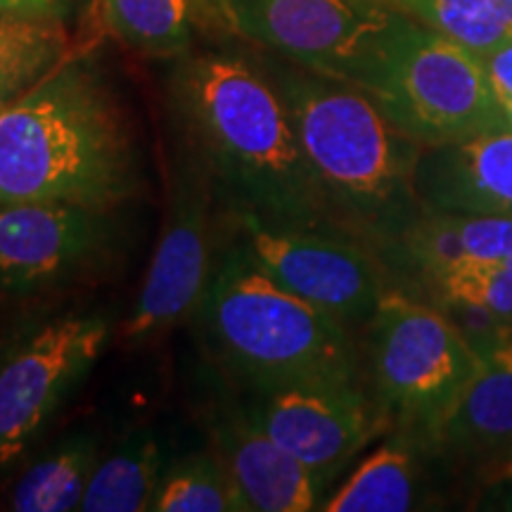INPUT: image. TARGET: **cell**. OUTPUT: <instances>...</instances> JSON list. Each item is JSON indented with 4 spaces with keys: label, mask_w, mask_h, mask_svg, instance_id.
<instances>
[{
    "label": "cell",
    "mask_w": 512,
    "mask_h": 512,
    "mask_svg": "<svg viewBox=\"0 0 512 512\" xmlns=\"http://www.w3.org/2000/svg\"><path fill=\"white\" fill-rule=\"evenodd\" d=\"M57 0H0V12L12 15H55Z\"/></svg>",
    "instance_id": "26"
},
{
    "label": "cell",
    "mask_w": 512,
    "mask_h": 512,
    "mask_svg": "<svg viewBox=\"0 0 512 512\" xmlns=\"http://www.w3.org/2000/svg\"><path fill=\"white\" fill-rule=\"evenodd\" d=\"M114 335L105 313H69L22 332L0 349V472L10 470L41 437Z\"/></svg>",
    "instance_id": "6"
},
{
    "label": "cell",
    "mask_w": 512,
    "mask_h": 512,
    "mask_svg": "<svg viewBox=\"0 0 512 512\" xmlns=\"http://www.w3.org/2000/svg\"><path fill=\"white\" fill-rule=\"evenodd\" d=\"M209 347L249 389L354 377L347 325L297 297L233 245L195 309Z\"/></svg>",
    "instance_id": "4"
},
{
    "label": "cell",
    "mask_w": 512,
    "mask_h": 512,
    "mask_svg": "<svg viewBox=\"0 0 512 512\" xmlns=\"http://www.w3.org/2000/svg\"><path fill=\"white\" fill-rule=\"evenodd\" d=\"M107 27L147 55H176L190 43V0H102Z\"/></svg>",
    "instance_id": "22"
},
{
    "label": "cell",
    "mask_w": 512,
    "mask_h": 512,
    "mask_svg": "<svg viewBox=\"0 0 512 512\" xmlns=\"http://www.w3.org/2000/svg\"><path fill=\"white\" fill-rule=\"evenodd\" d=\"M422 147L505 126L482 57L406 17L356 81Z\"/></svg>",
    "instance_id": "5"
},
{
    "label": "cell",
    "mask_w": 512,
    "mask_h": 512,
    "mask_svg": "<svg viewBox=\"0 0 512 512\" xmlns=\"http://www.w3.org/2000/svg\"><path fill=\"white\" fill-rule=\"evenodd\" d=\"M434 31L484 57L512 41V0H396Z\"/></svg>",
    "instance_id": "21"
},
{
    "label": "cell",
    "mask_w": 512,
    "mask_h": 512,
    "mask_svg": "<svg viewBox=\"0 0 512 512\" xmlns=\"http://www.w3.org/2000/svg\"><path fill=\"white\" fill-rule=\"evenodd\" d=\"M143 185L124 112L83 62H64L0 107V204L76 202L114 209Z\"/></svg>",
    "instance_id": "2"
},
{
    "label": "cell",
    "mask_w": 512,
    "mask_h": 512,
    "mask_svg": "<svg viewBox=\"0 0 512 512\" xmlns=\"http://www.w3.org/2000/svg\"><path fill=\"white\" fill-rule=\"evenodd\" d=\"M150 510L238 512L242 508L219 456L214 451H204L178 460L164 470Z\"/></svg>",
    "instance_id": "23"
},
{
    "label": "cell",
    "mask_w": 512,
    "mask_h": 512,
    "mask_svg": "<svg viewBox=\"0 0 512 512\" xmlns=\"http://www.w3.org/2000/svg\"><path fill=\"white\" fill-rule=\"evenodd\" d=\"M264 69L283 95L330 219L394 242L415 219L422 145L349 81L273 62Z\"/></svg>",
    "instance_id": "3"
},
{
    "label": "cell",
    "mask_w": 512,
    "mask_h": 512,
    "mask_svg": "<svg viewBox=\"0 0 512 512\" xmlns=\"http://www.w3.org/2000/svg\"><path fill=\"white\" fill-rule=\"evenodd\" d=\"M240 411L320 482L342 470L384 425L354 377L249 389Z\"/></svg>",
    "instance_id": "12"
},
{
    "label": "cell",
    "mask_w": 512,
    "mask_h": 512,
    "mask_svg": "<svg viewBox=\"0 0 512 512\" xmlns=\"http://www.w3.org/2000/svg\"><path fill=\"white\" fill-rule=\"evenodd\" d=\"M370 356L384 403L425 430L484 361L456 320L396 290L370 318Z\"/></svg>",
    "instance_id": "7"
},
{
    "label": "cell",
    "mask_w": 512,
    "mask_h": 512,
    "mask_svg": "<svg viewBox=\"0 0 512 512\" xmlns=\"http://www.w3.org/2000/svg\"><path fill=\"white\" fill-rule=\"evenodd\" d=\"M444 304H465L512 328V268L472 264L448 273L437 285Z\"/></svg>",
    "instance_id": "24"
},
{
    "label": "cell",
    "mask_w": 512,
    "mask_h": 512,
    "mask_svg": "<svg viewBox=\"0 0 512 512\" xmlns=\"http://www.w3.org/2000/svg\"><path fill=\"white\" fill-rule=\"evenodd\" d=\"M486 76H489L491 88L498 105L512 100V41L503 43L501 48H496L494 53L482 57Z\"/></svg>",
    "instance_id": "25"
},
{
    "label": "cell",
    "mask_w": 512,
    "mask_h": 512,
    "mask_svg": "<svg viewBox=\"0 0 512 512\" xmlns=\"http://www.w3.org/2000/svg\"><path fill=\"white\" fill-rule=\"evenodd\" d=\"M100 460L98 439L81 432L29 465L12 486L8 508L17 512L79 510L88 479Z\"/></svg>",
    "instance_id": "19"
},
{
    "label": "cell",
    "mask_w": 512,
    "mask_h": 512,
    "mask_svg": "<svg viewBox=\"0 0 512 512\" xmlns=\"http://www.w3.org/2000/svg\"><path fill=\"white\" fill-rule=\"evenodd\" d=\"M216 456L226 467L242 512H309L320 508L323 482L292 453L254 427L245 413L214 422Z\"/></svg>",
    "instance_id": "14"
},
{
    "label": "cell",
    "mask_w": 512,
    "mask_h": 512,
    "mask_svg": "<svg viewBox=\"0 0 512 512\" xmlns=\"http://www.w3.org/2000/svg\"><path fill=\"white\" fill-rule=\"evenodd\" d=\"M69 60V34L55 15L0 12V107Z\"/></svg>",
    "instance_id": "18"
},
{
    "label": "cell",
    "mask_w": 512,
    "mask_h": 512,
    "mask_svg": "<svg viewBox=\"0 0 512 512\" xmlns=\"http://www.w3.org/2000/svg\"><path fill=\"white\" fill-rule=\"evenodd\" d=\"M174 91L197 162L233 214L302 228L330 219L283 95L264 67L204 53L178 69Z\"/></svg>",
    "instance_id": "1"
},
{
    "label": "cell",
    "mask_w": 512,
    "mask_h": 512,
    "mask_svg": "<svg viewBox=\"0 0 512 512\" xmlns=\"http://www.w3.org/2000/svg\"><path fill=\"white\" fill-rule=\"evenodd\" d=\"M211 183L200 162L178 166L150 266L145 271L136 304L121 325L119 337L128 344H145L162 337L185 316L195 313L211 271Z\"/></svg>",
    "instance_id": "10"
},
{
    "label": "cell",
    "mask_w": 512,
    "mask_h": 512,
    "mask_svg": "<svg viewBox=\"0 0 512 512\" xmlns=\"http://www.w3.org/2000/svg\"><path fill=\"white\" fill-rule=\"evenodd\" d=\"M413 185L432 209L512 216V128L422 147Z\"/></svg>",
    "instance_id": "13"
},
{
    "label": "cell",
    "mask_w": 512,
    "mask_h": 512,
    "mask_svg": "<svg viewBox=\"0 0 512 512\" xmlns=\"http://www.w3.org/2000/svg\"><path fill=\"white\" fill-rule=\"evenodd\" d=\"M498 107H501V114H503L505 126L512 128V100H510V102H503V105H498Z\"/></svg>",
    "instance_id": "27"
},
{
    "label": "cell",
    "mask_w": 512,
    "mask_h": 512,
    "mask_svg": "<svg viewBox=\"0 0 512 512\" xmlns=\"http://www.w3.org/2000/svg\"><path fill=\"white\" fill-rule=\"evenodd\" d=\"M235 245L278 285L306 299L344 325L370 320L384 287L373 259L347 240L318 228L285 226L233 214Z\"/></svg>",
    "instance_id": "9"
},
{
    "label": "cell",
    "mask_w": 512,
    "mask_h": 512,
    "mask_svg": "<svg viewBox=\"0 0 512 512\" xmlns=\"http://www.w3.org/2000/svg\"><path fill=\"white\" fill-rule=\"evenodd\" d=\"M394 242L408 266L432 285L472 264L512 268V216L432 209L420 219L415 216Z\"/></svg>",
    "instance_id": "15"
},
{
    "label": "cell",
    "mask_w": 512,
    "mask_h": 512,
    "mask_svg": "<svg viewBox=\"0 0 512 512\" xmlns=\"http://www.w3.org/2000/svg\"><path fill=\"white\" fill-rule=\"evenodd\" d=\"M415 503V460L408 444L392 439L375 448L335 496L325 512H406Z\"/></svg>",
    "instance_id": "20"
},
{
    "label": "cell",
    "mask_w": 512,
    "mask_h": 512,
    "mask_svg": "<svg viewBox=\"0 0 512 512\" xmlns=\"http://www.w3.org/2000/svg\"><path fill=\"white\" fill-rule=\"evenodd\" d=\"M164 475L162 446L155 434H128L107 458L98 460L79 510L83 512H143L150 510Z\"/></svg>",
    "instance_id": "17"
},
{
    "label": "cell",
    "mask_w": 512,
    "mask_h": 512,
    "mask_svg": "<svg viewBox=\"0 0 512 512\" xmlns=\"http://www.w3.org/2000/svg\"><path fill=\"white\" fill-rule=\"evenodd\" d=\"M221 8L247 41L349 83L403 19L389 0H221Z\"/></svg>",
    "instance_id": "8"
},
{
    "label": "cell",
    "mask_w": 512,
    "mask_h": 512,
    "mask_svg": "<svg viewBox=\"0 0 512 512\" xmlns=\"http://www.w3.org/2000/svg\"><path fill=\"white\" fill-rule=\"evenodd\" d=\"M484 361L427 432L463 453L512 456V337L482 351Z\"/></svg>",
    "instance_id": "16"
},
{
    "label": "cell",
    "mask_w": 512,
    "mask_h": 512,
    "mask_svg": "<svg viewBox=\"0 0 512 512\" xmlns=\"http://www.w3.org/2000/svg\"><path fill=\"white\" fill-rule=\"evenodd\" d=\"M117 242L112 209L76 202L0 204V297L74 283Z\"/></svg>",
    "instance_id": "11"
}]
</instances>
